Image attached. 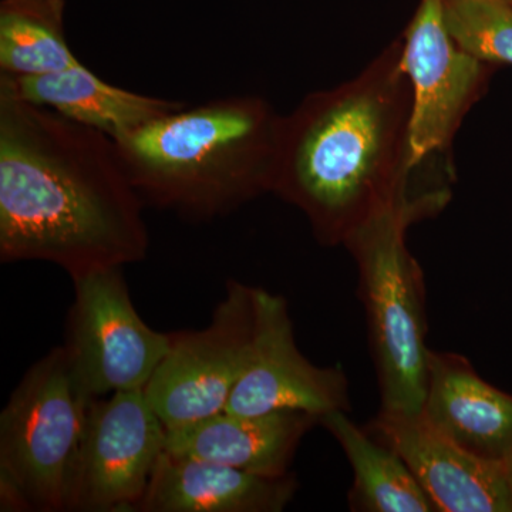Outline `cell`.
Wrapping results in <instances>:
<instances>
[{"label": "cell", "mask_w": 512, "mask_h": 512, "mask_svg": "<svg viewBox=\"0 0 512 512\" xmlns=\"http://www.w3.org/2000/svg\"><path fill=\"white\" fill-rule=\"evenodd\" d=\"M507 2H508V3H511V5H512V0H507Z\"/></svg>", "instance_id": "ffe728a7"}, {"label": "cell", "mask_w": 512, "mask_h": 512, "mask_svg": "<svg viewBox=\"0 0 512 512\" xmlns=\"http://www.w3.org/2000/svg\"><path fill=\"white\" fill-rule=\"evenodd\" d=\"M298 487L292 473L259 476L164 450L137 511L281 512Z\"/></svg>", "instance_id": "5bb4252c"}, {"label": "cell", "mask_w": 512, "mask_h": 512, "mask_svg": "<svg viewBox=\"0 0 512 512\" xmlns=\"http://www.w3.org/2000/svg\"><path fill=\"white\" fill-rule=\"evenodd\" d=\"M64 0H2L0 73L43 76L80 64L67 43Z\"/></svg>", "instance_id": "e0dca14e"}, {"label": "cell", "mask_w": 512, "mask_h": 512, "mask_svg": "<svg viewBox=\"0 0 512 512\" xmlns=\"http://www.w3.org/2000/svg\"><path fill=\"white\" fill-rule=\"evenodd\" d=\"M349 412L320 417V426L332 434L348 458L353 484L349 510L355 512H437L413 471L397 451L360 427Z\"/></svg>", "instance_id": "2e32d148"}, {"label": "cell", "mask_w": 512, "mask_h": 512, "mask_svg": "<svg viewBox=\"0 0 512 512\" xmlns=\"http://www.w3.org/2000/svg\"><path fill=\"white\" fill-rule=\"evenodd\" d=\"M448 32L471 56L512 66V5L507 0H444Z\"/></svg>", "instance_id": "ac0fdd59"}, {"label": "cell", "mask_w": 512, "mask_h": 512, "mask_svg": "<svg viewBox=\"0 0 512 512\" xmlns=\"http://www.w3.org/2000/svg\"><path fill=\"white\" fill-rule=\"evenodd\" d=\"M94 400L64 346L30 367L0 413V510L69 511Z\"/></svg>", "instance_id": "5b68a950"}, {"label": "cell", "mask_w": 512, "mask_h": 512, "mask_svg": "<svg viewBox=\"0 0 512 512\" xmlns=\"http://www.w3.org/2000/svg\"><path fill=\"white\" fill-rule=\"evenodd\" d=\"M144 202L116 140L0 92V261H43L70 278L143 261Z\"/></svg>", "instance_id": "6da1fadb"}, {"label": "cell", "mask_w": 512, "mask_h": 512, "mask_svg": "<svg viewBox=\"0 0 512 512\" xmlns=\"http://www.w3.org/2000/svg\"><path fill=\"white\" fill-rule=\"evenodd\" d=\"M74 299L64 349L84 390L94 397L144 389L170 352L173 333L138 315L123 268L73 276Z\"/></svg>", "instance_id": "8992f818"}, {"label": "cell", "mask_w": 512, "mask_h": 512, "mask_svg": "<svg viewBox=\"0 0 512 512\" xmlns=\"http://www.w3.org/2000/svg\"><path fill=\"white\" fill-rule=\"evenodd\" d=\"M490 66L450 35L444 0H420L402 37V67L412 86V170L450 148L464 117L484 92Z\"/></svg>", "instance_id": "9c48e42d"}, {"label": "cell", "mask_w": 512, "mask_h": 512, "mask_svg": "<svg viewBox=\"0 0 512 512\" xmlns=\"http://www.w3.org/2000/svg\"><path fill=\"white\" fill-rule=\"evenodd\" d=\"M365 427L402 456L437 512H512L507 463L468 453L420 413L379 410Z\"/></svg>", "instance_id": "8fae6325"}, {"label": "cell", "mask_w": 512, "mask_h": 512, "mask_svg": "<svg viewBox=\"0 0 512 512\" xmlns=\"http://www.w3.org/2000/svg\"><path fill=\"white\" fill-rule=\"evenodd\" d=\"M164 444L163 421L144 389L94 400L74 471L69 511H137Z\"/></svg>", "instance_id": "ba28073f"}, {"label": "cell", "mask_w": 512, "mask_h": 512, "mask_svg": "<svg viewBox=\"0 0 512 512\" xmlns=\"http://www.w3.org/2000/svg\"><path fill=\"white\" fill-rule=\"evenodd\" d=\"M350 409L349 380L342 367L316 366L303 356L284 296L256 288L251 352L224 412L299 410L322 417Z\"/></svg>", "instance_id": "30bf717a"}, {"label": "cell", "mask_w": 512, "mask_h": 512, "mask_svg": "<svg viewBox=\"0 0 512 512\" xmlns=\"http://www.w3.org/2000/svg\"><path fill=\"white\" fill-rule=\"evenodd\" d=\"M0 92L49 107L67 119L96 128L116 141L185 106L180 101L146 96L113 86L82 63L43 76L0 73Z\"/></svg>", "instance_id": "9a60e30c"}, {"label": "cell", "mask_w": 512, "mask_h": 512, "mask_svg": "<svg viewBox=\"0 0 512 512\" xmlns=\"http://www.w3.org/2000/svg\"><path fill=\"white\" fill-rule=\"evenodd\" d=\"M420 414L468 453L512 457V394L485 382L466 356L430 349Z\"/></svg>", "instance_id": "7c38bea8"}, {"label": "cell", "mask_w": 512, "mask_h": 512, "mask_svg": "<svg viewBox=\"0 0 512 512\" xmlns=\"http://www.w3.org/2000/svg\"><path fill=\"white\" fill-rule=\"evenodd\" d=\"M281 126L268 101L241 94L184 106L116 143L144 205L208 221L272 192Z\"/></svg>", "instance_id": "3957f363"}, {"label": "cell", "mask_w": 512, "mask_h": 512, "mask_svg": "<svg viewBox=\"0 0 512 512\" xmlns=\"http://www.w3.org/2000/svg\"><path fill=\"white\" fill-rule=\"evenodd\" d=\"M410 116L412 86L399 39L355 79L308 94L282 116L272 192L305 215L323 247L345 245L404 202L443 210L450 191L413 185Z\"/></svg>", "instance_id": "7a4b0ae2"}, {"label": "cell", "mask_w": 512, "mask_h": 512, "mask_svg": "<svg viewBox=\"0 0 512 512\" xmlns=\"http://www.w3.org/2000/svg\"><path fill=\"white\" fill-rule=\"evenodd\" d=\"M437 211L404 202L377 215L345 242L359 274L370 350L376 367L380 410L420 413L426 389V285L407 247V231Z\"/></svg>", "instance_id": "277c9868"}, {"label": "cell", "mask_w": 512, "mask_h": 512, "mask_svg": "<svg viewBox=\"0 0 512 512\" xmlns=\"http://www.w3.org/2000/svg\"><path fill=\"white\" fill-rule=\"evenodd\" d=\"M508 471H510L511 481H512V457L510 458V461H508Z\"/></svg>", "instance_id": "d6986e66"}, {"label": "cell", "mask_w": 512, "mask_h": 512, "mask_svg": "<svg viewBox=\"0 0 512 512\" xmlns=\"http://www.w3.org/2000/svg\"><path fill=\"white\" fill-rule=\"evenodd\" d=\"M320 426V417L299 410L264 414L220 412L165 430L164 450L177 457L198 458L259 476L281 477L303 437Z\"/></svg>", "instance_id": "4fadbf2b"}, {"label": "cell", "mask_w": 512, "mask_h": 512, "mask_svg": "<svg viewBox=\"0 0 512 512\" xmlns=\"http://www.w3.org/2000/svg\"><path fill=\"white\" fill-rule=\"evenodd\" d=\"M255 291L229 281L207 328L173 333L170 352L144 387L165 430L224 412L251 352Z\"/></svg>", "instance_id": "52a82bcc"}]
</instances>
